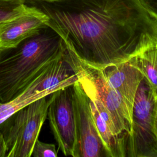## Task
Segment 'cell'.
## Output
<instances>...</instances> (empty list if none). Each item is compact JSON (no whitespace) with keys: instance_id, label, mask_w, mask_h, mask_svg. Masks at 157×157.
I'll use <instances>...</instances> for the list:
<instances>
[{"instance_id":"obj_16","label":"cell","mask_w":157,"mask_h":157,"mask_svg":"<svg viewBox=\"0 0 157 157\" xmlns=\"http://www.w3.org/2000/svg\"><path fill=\"white\" fill-rule=\"evenodd\" d=\"M7 148L3 137V135L0 132V157H7Z\"/></svg>"},{"instance_id":"obj_14","label":"cell","mask_w":157,"mask_h":157,"mask_svg":"<svg viewBox=\"0 0 157 157\" xmlns=\"http://www.w3.org/2000/svg\"><path fill=\"white\" fill-rule=\"evenodd\" d=\"M33 157H56L57 151L53 144H48L37 139L32 150Z\"/></svg>"},{"instance_id":"obj_18","label":"cell","mask_w":157,"mask_h":157,"mask_svg":"<svg viewBox=\"0 0 157 157\" xmlns=\"http://www.w3.org/2000/svg\"><path fill=\"white\" fill-rule=\"evenodd\" d=\"M44 2H45L47 3H53V2H60L63 0H40Z\"/></svg>"},{"instance_id":"obj_4","label":"cell","mask_w":157,"mask_h":157,"mask_svg":"<svg viewBox=\"0 0 157 157\" xmlns=\"http://www.w3.org/2000/svg\"><path fill=\"white\" fill-rule=\"evenodd\" d=\"M66 48L70 61L83 89L89 97L99 101L107 109L118 134L124 139L126 147L127 139L131 132V117L122 98L108 83L101 69L82 61Z\"/></svg>"},{"instance_id":"obj_9","label":"cell","mask_w":157,"mask_h":157,"mask_svg":"<svg viewBox=\"0 0 157 157\" xmlns=\"http://www.w3.org/2000/svg\"><path fill=\"white\" fill-rule=\"evenodd\" d=\"M101 69L108 83L122 98L131 117L136 95L144 78L142 73L130 59Z\"/></svg>"},{"instance_id":"obj_10","label":"cell","mask_w":157,"mask_h":157,"mask_svg":"<svg viewBox=\"0 0 157 157\" xmlns=\"http://www.w3.org/2000/svg\"><path fill=\"white\" fill-rule=\"evenodd\" d=\"M89 98L98 132L110 156L126 157V142L118 134L108 111L99 101Z\"/></svg>"},{"instance_id":"obj_12","label":"cell","mask_w":157,"mask_h":157,"mask_svg":"<svg viewBox=\"0 0 157 157\" xmlns=\"http://www.w3.org/2000/svg\"><path fill=\"white\" fill-rule=\"evenodd\" d=\"M142 73L155 98H157V41L130 59Z\"/></svg>"},{"instance_id":"obj_11","label":"cell","mask_w":157,"mask_h":157,"mask_svg":"<svg viewBox=\"0 0 157 157\" xmlns=\"http://www.w3.org/2000/svg\"><path fill=\"white\" fill-rule=\"evenodd\" d=\"M47 66L30 83L21 94L10 101L0 103V124L22 107L42 97L48 96L54 92L53 90L48 89L45 82Z\"/></svg>"},{"instance_id":"obj_17","label":"cell","mask_w":157,"mask_h":157,"mask_svg":"<svg viewBox=\"0 0 157 157\" xmlns=\"http://www.w3.org/2000/svg\"><path fill=\"white\" fill-rule=\"evenodd\" d=\"M155 129L156 135L157 137V98H155Z\"/></svg>"},{"instance_id":"obj_8","label":"cell","mask_w":157,"mask_h":157,"mask_svg":"<svg viewBox=\"0 0 157 157\" xmlns=\"http://www.w3.org/2000/svg\"><path fill=\"white\" fill-rule=\"evenodd\" d=\"M48 17L40 9L28 7L22 14L0 24V48L16 47L48 26Z\"/></svg>"},{"instance_id":"obj_19","label":"cell","mask_w":157,"mask_h":157,"mask_svg":"<svg viewBox=\"0 0 157 157\" xmlns=\"http://www.w3.org/2000/svg\"><path fill=\"white\" fill-rule=\"evenodd\" d=\"M1 48H0V51H1Z\"/></svg>"},{"instance_id":"obj_13","label":"cell","mask_w":157,"mask_h":157,"mask_svg":"<svg viewBox=\"0 0 157 157\" xmlns=\"http://www.w3.org/2000/svg\"><path fill=\"white\" fill-rule=\"evenodd\" d=\"M25 0H0V24L26 12Z\"/></svg>"},{"instance_id":"obj_2","label":"cell","mask_w":157,"mask_h":157,"mask_svg":"<svg viewBox=\"0 0 157 157\" xmlns=\"http://www.w3.org/2000/svg\"><path fill=\"white\" fill-rule=\"evenodd\" d=\"M61 36L48 26L12 48L0 51V103L14 99L52 61L66 50Z\"/></svg>"},{"instance_id":"obj_3","label":"cell","mask_w":157,"mask_h":157,"mask_svg":"<svg viewBox=\"0 0 157 157\" xmlns=\"http://www.w3.org/2000/svg\"><path fill=\"white\" fill-rule=\"evenodd\" d=\"M48 96L22 107L0 124V132L7 148V157L31 156L33 146L47 119Z\"/></svg>"},{"instance_id":"obj_7","label":"cell","mask_w":157,"mask_h":157,"mask_svg":"<svg viewBox=\"0 0 157 157\" xmlns=\"http://www.w3.org/2000/svg\"><path fill=\"white\" fill-rule=\"evenodd\" d=\"M73 88L76 131L74 157H110L98 132L90 98L78 80Z\"/></svg>"},{"instance_id":"obj_5","label":"cell","mask_w":157,"mask_h":157,"mask_svg":"<svg viewBox=\"0 0 157 157\" xmlns=\"http://www.w3.org/2000/svg\"><path fill=\"white\" fill-rule=\"evenodd\" d=\"M155 101L150 86L144 77L132 107L126 157H157V137L154 123Z\"/></svg>"},{"instance_id":"obj_1","label":"cell","mask_w":157,"mask_h":157,"mask_svg":"<svg viewBox=\"0 0 157 157\" xmlns=\"http://www.w3.org/2000/svg\"><path fill=\"white\" fill-rule=\"evenodd\" d=\"M47 4V25L78 59L97 68L128 61L157 41V19L138 0Z\"/></svg>"},{"instance_id":"obj_6","label":"cell","mask_w":157,"mask_h":157,"mask_svg":"<svg viewBox=\"0 0 157 157\" xmlns=\"http://www.w3.org/2000/svg\"><path fill=\"white\" fill-rule=\"evenodd\" d=\"M73 85L57 90L48 96L47 118L59 148L65 156L74 157L76 131Z\"/></svg>"},{"instance_id":"obj_15","label":"cell","mask_w":157,"mask_h":157,"mask_svg":"<svg viewBox=\"0 0 157 157\" xmlns=\"http://www.w3.org/2000/svg\"><path fill=\"white\" fill-rule=\"evenodd\" d=\"M142 6L157 19V0H138Z\"/></svg>"}]
</instances>
